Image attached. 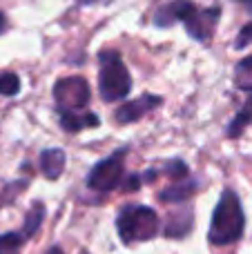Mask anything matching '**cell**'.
Masks as SVG:
<instances>
[{
    "label": "cell",
    "instance_id": "obj_1",
    "mask_svg": "<svg viewBox=\"0 0 252 254\" xmlns=\"http://www.w3.org/2000/svg\"><path fill=\"white\" fill-rule=\"evenodd\" d=\"M246 230V214L237 192L232 190H223L221 198H219L217 207L212 212V221H210L208 239L212 246H230L237 243L244 237Z\"/></svg>",
    "mask_w": 252,
    "mask_h": 254
},
{
    "label": "cell",
    "instance_id": "obj_2",
    "mask_svg": "<svg viewBox=\"0 0 252 254\" xmlns=\"http://www.w3.org/2000/svg\"><path fill=\"white\" fill-rule=\"evenodd\" d=\"M116 230L125 246L152 241L161 232V221L152 207L145 205H125L116 216Z\"/></svg>",
    "mask_w": 252,
    "mask_h": 254
},
{
    "label": "cell",
    "instance_id": "obj_3",
    "mask_svg": "<svg viewBox=\"0 0 252 254\" xmlns=\"http://www.w3.org/2000/svg\"><path fill=\"white\" fill-rule=\"evenodd\" d=\"M98 89L103 101H123L132 89V76L116 52H101V71H98Z\"/></svg>",
    "mask_w": 252,
    "mask_h": 254
},
{
    "label": "cell",
    "instance_id": "obj_4",
    "mask_svg": "<svg viewBox=\"0 0 252 254\" xmlns=\"http://www.w3.org/2000/svg\"><path fill=\"white\" fill-rule=\"evenodd\" d=\"M125 154H127V149L121 147L119 152H114L107 158L98 161L87 174V188L96 190V192H112V190L119 188V185L123 183Z\"/></svg>",
    "mask_w": 252,
    "mask_h": 254
},
{
    "label": "cell",
    "instance_id": "obj_5",
    "mask_svg": "<svg viewBox=\"0 0 252 254\" xmlns=\"http://www.w3.org/2000/svg\"><path fill=\"white\" fill-rule=\"evenodd\" d=\"M54 98L61 114H78L89 105V85L80 76L61 78L54 85Z\"/></svg>",
    "mask_w": 252,
    "mask_h": 254
},
{
    "label": "cell",
    "instance_id": "obj_6",
    "mask_svg": "<svg viewBox=\"0 0 252 254\" xmlns=\"http://www.w3.org/2000/svg\"><path fill=\"white\" fill-rule=\"evenodd\" d=\"M217 22H219V9H194L186 20V29L194 40L205 43L212 36Z\"/></svg>",
    "mask_w": 252,
    "mask_h": 254
},
{
    "label": "cell",
    "instance_id": "obj_7",
    "mask_svg": "<svg viewBox=\"0 0 252 254\" xmlns=\"http://www.w3.org/2000/svg\"><path fill=\"white\" fill-rule=\"evenodd\" d=\"M159 105H161V98L147 94V96H141V98H136V101H129V103H125V105H121L119 110H116V121L123 125L136 123L138 119H143L147 112H152Z\"/></svg>",
    "mask_w": 252,
    "mask_h": 254
},
{
    "label": "cell",
    "instance_id": "obj_8",
    "mask_svg": "<svg viewBox=\"0 0 252 254\" xmlns=\"http://www.w3.org/2000/svg\"><path fill=\"white\" fill-rule=\"evenodd\" d=\"M194 9H196V4L190 2V0H172V2L163 4V7L156 11L154 22L159 27H170V25H174V22H179V20L186 22L188 16H190Z\"/></svg>",
    "mask_w": 252,
    "mask_h": 254
},
{
    "label": "cell",
    "instance_id": "obj_9",
    "mask_svg": "<svg viewBox=\"0 0 252 254\" xmlns=\"http://www.w3.org/2000/svg\"><path fill=\"white\" fill-rule=\"evenodd\" d=\"M38 165H40V172H43L45 179L56 181L58 176L63 174V170H65V152L58 147L45 149V152H40Z\"/></svg>",
    "mask_w": 252,
    "mask_h": 254
},
{
    "label": "cell",
    "instance_id": "obj_10",
    "mask_svg": "<svg viewBox=\"0 0 252 254\" xmlns=\"http://www.w3.org/2000/svg\"><path fill=\"white\" fill-rule=\"evenodd\" d=\"M199 190V185L194 183V181L186 179V181H177L174 185H170V188H165L163 192L159 194V198L163 203H186L188 198L194 196V192Z\"/></svg>",
    "mask_w": 252,
    "mask_h": 254
},
{
    "label": "cell",
    "instance_id": "obj_11",
    "mask_svg": "<svg viewBox=\"0 0 252 254\" xmlns=\"http://www.w3.org/2000/svg\"><path fill=\"white\" fill-rule=\"evenodd\" d=\"M192 232V210L186 207L183 212H177V214L170 216V221L165 223L163 234L170 239H183Z\"/></svg>",
    "mask_w": 252,
    "mask_h": 254
},
{
    "label": "cell",
    "instance_id": "obj_12",
    "mask_svg": "<svg viewBox=\"0 0 252 254\" xmlns=\"http://www.w3.org/2000/svg\"><path fill=\"white\" fill-rule=\"evenodd\" d=\"M43 221H45V205L40 201H36L34 205L29 207V212L25 214V223H22V230H20V232L25 234V239H31L34 234H38Z\"/></svg>",
    "mask_w": 252,
    "mask_h": 254
},
{
    "label": "cell",
    "instance_id": "obj_13",
    "mask_svg": "<svg viewBox=\"0 0 252 254\" xmlns=\"http://www.w3.org/2000/svg\"><path fill=\"white\" fill-rule=\"evenodd\" d=\"M61 125L67 131H80L85 127H96L98 116L89 114V112H85V114H80V112L78 114H61Z\"/></svg>",
    "mask_w": 252,
    "mask_h": 254
},
{
    "label": "cell",
    "instance_id": "obj_14",
    "mask_svg": "<svg viewBox=\"0 0 252 254\" xmlns=\"http://www.w3.org/2000/svg\"><path fill=\"white\" fill-rule=\"evenodd\" d=\"M235 85L244 92H252V56L244 58L235 67Z\"/></svg>",
    "mask_w": 252,
    "mask_h": 254
},
{
    "label": "cell",
    "instance_id": "obj_15",
    "mask_svg": "<svg viewBox=\"0 0 252 254\" xmlns=\"http://www.w3.org/2000/svg\"><path fill=\"white\" fill-rule=\"evenodd\" d=\"M250 123H252V96H250V101L244 105V110H241L239 114L232 119L230 127H228V136H230V138H237V136H241V131H244Z\"/></svg>",
    "mask_w": 252,
    "mask_h": 254
},
{
    "label": "cell",
    "instance_id": "obj_16",
    "mask_svg": "<svg viewBox=\"0 0 252 254\" xmlns=\"http://www.w3.org/2000/svg\"><path fill=\"white\" fill-rule=\"evenodd\" d=\"M25 234L22 232H7L0 237V254H18L25 246Z\"/></svg>",
    "mask_w": 252,
    "mask_h": 254
},
{
    "label": "cell",
    "instance_id": "obj_17",
    "mask_svg": "<svg viewBox=\"0 0 252 254\" xmlns=\"http://www.w3.org/2000/svg\"><path fill=\"white\" fill-rule=\"evenodd\" d=\"M18 92H20V78L13 71L0 74V94L2 96H16Z\"/></svg>",
    "mask_w": 252,
    "mask_h": 254
},
{
    "label": "cell",
    "instance_id": "obj_18",
    "mask_svg": "<svg viewBox=\"0 0 252 254\" xmlns=\"http://www.w3.org/2000/svg\"><path fill=\"white\" fill-rule=\"evenodd\" d=\"M163 174L170 176V179H174V181H186L190 172H188V165L183 161H170V163H165Z\"/></svg>",
    "mask_w": 252,
    "mask_h": 254
},
{
    "label": "cell",
    "instance_id": "obj_19",
    "mask_svg": "<svg viewBox=\"0 0 252 254\" xmlns=\"http://www.w3.org/2000/svg\"><path fill=\"white\" fill-rule=\"evenodd\" d=\"M252 43V22L244 27V29L239 31V38H237V47H246V45Z\"/></svg>",
    "mask_w": 252,
    "mask_h": 254
},
{
    "label": "cell",
    "instance_id": "obj_20",
    "mask_svg": "<svg viewBox=\"0 0 252 254\" xmlns=\"http://www.w3.org/2000/svg\"><path fill=\"white\" fill-rule=\"evenodd\" d=\"M138 183H141V176H129V179L123 181V190H138Z\"/></svg>",
    "mask_w": 252,
    "mask_h": 254
},
{
    "label": "cell",
    "instance_id": "obj_21",
    "mask_svg": "<svg viewBox=\"0 0 252 254\" xmlns=\"http://www.w3.org/2000/svg\"><path fill=\"white\" fill-rule=\"evenodd\" d=\"M45 254H65V250H63L61 246H52V248H49V250L45 252Z\"/></svg>",
    "mask_w": 252,
    "mask_h": 254
},
{
    "label": "cell",
    "instance_id": "obj_22",
    "mask_svg": "<svg viewBox=\"0 0 252 254\" xmlns=\"http://www.w3.org/2000/svg\"><path fill=\"white\" fill-rule=\"evenodd\" d=\"M4 25H7V20H4V16H2V13H0V31L4 29Z\"/></svg>",
    "mask_w": 252,
    "mask_h": 254
},
{
    "label": "cell",
    "instance_id": "obj_23",
    "mask_svg": "<svg viewBox=\"0 0 252 254\" xmlns=\"http://www.w3.org/2000/svg\"><path fill=\"white\" fill-rule=\"evenodd\" d=\"M239 2H244V4H248V7H252V0H239Z\"/></svg>",
    "mask_w": 252,
    "mask_h": 254
}]
</instances>
